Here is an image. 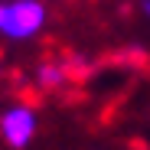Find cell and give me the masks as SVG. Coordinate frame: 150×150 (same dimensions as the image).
<instances>
[{"mask_svg":"<svg viewBox=\"0 0 150 150\" xmlns=\"http://www.w3.org/2000/svg\"><path fill=\"white\" fill-rule=\"evenodd\" d=\"M137 10H140V16L150 23V0H137Z\"/></svg>","mask_w":150,"mask_h":150,"instance_id":"obj_4","label":"cell"},{"mask_svg":"<svg viewBox=\"0 0 150 150\" xmlns=\"http://www.w3.org/2000/svg\"><path fill=\"white\" fill-rule=\"evenodd\" d=\"M0 62H4V56H0Z\"/></svg>","mask_w":150,"mask_h":150,"instance_id":"obj_5","label":"cell"},{"mask_svg":"<svg viewBox=\"0 0 150 150\" xmlns=\"http://www.w3.org/2000/svg\"><path fill=\"white\" fill-rule=\"evenodd\" d=\"M49 0H0V42H33L49 30Z\"/></svg>","mask_w":150,"mask_h":150,"instance_id":"obj_1","label":"cell"},{"mask_svg":"<svg viewBox=\"0 0 150 150\" xmlns=\"http://www.w3.org/2000/svg\"><path fill=\"white\" fill-rule=\"evenodd\" d=\"M69 75L72 72H69V65L62 59H42L36 65V72H33V82H36L39 91H59L69 82Z\"/></svg>","mask_w":150,"mask_h":150,"instance_id":"obj_3","label":"cell"},{"mask_svg":"<svg viewBox=\"0 0 150 150\" xmlns=\"http://www.w3.org/2000/svg\"><path fill=\"white\" fill-rule=\"evenodd\" d=\"M39 134V111L30 101H10L0 111V140L10 150H26Z\"/></svg>","mask_w":150,"mask_h":150,"instance_id":"obj_2","label":"cell"}]
</instances>
